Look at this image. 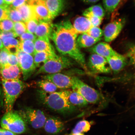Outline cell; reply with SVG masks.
Wrapping results in <instances>:
<instances>
[{"mask_svg": "<svg viewBox=\"0 0 135 135\" xmlns=\"http://www.w3.org/2000/svg\"><path fill=\"white\" fill-rule=\"evenodd\" d=\"M78 34L69 21L52 24L50 38L61 54L75 60L86 69L85 57L77 43Z\"/></svg>", "mask_w": 135, "mask_h": 135, "instance_id": "obj_1", "label": "cell"}, {"mask_svg": "<svg viewBox=\"0 0 135 135\" xmlns=\"http://www.w3.org/2000/svg\"><path fill=\"white\" fill-rule=\"evenodd\" d=\"M71 91L65 90L43 94L44 104L49 108L64 115L72 114L76 110V108L69 100Z\"/></svg>", "mask_w": 135, "mask_h": 135, "instance_id": "obj_2", "label": "cell"}, {"mask_svg": "<svg viewBox=\"0 0 135 135\" xmlns=\"http://www.w3.org/2000/svg\"><path fill=\"white\" fill-rule=\"evenodd\" d=\"M6 113L12 110L15 101L26 87L20 80H2Z\"/></svg>", "mask_w": 135, "mask_h": 135, "instance_id": "obj_3", "label": "cell"}, {"mask_svg": "<svg viewBox=\"0 0 135 135\" xmlns=\"http://www.w3.org/2000/svg\"><path fill=\"white\" fill-rule=\"evenodd\" d=\"M2 128L14 134H23L27 130V124L18 112L12 110L6 113L0 122Z\"/></svg>", "mask_w": 135, "mask_h": 135, "instance_id": "obj_4", "label": "cell"}, {"mask_svg": "<svg viewBox=\"0 0 135 135\" xmlns=\"http://www.w3.org/2000/svg\"><path fill=\"white\" fill-rule=\"evenodd\" d=\"M73 64L72 61L67 57L58 56L56 58L49 59L40 68L35 75L43 73H59L64 69L72 66Z\"/></svg>", "mask_w": 135, "mask_h": 135, "instance_id": "obj_5", "label": "cell"}, {"mask_svg": "<svg viewBox=\"0 0 135 135\" xmlns=\"http://www.w3.org/2000/svg\"><path fill=\"white\" fill-rule=\"evenodd\" d=\"M27 124L35 129L43 128L47 117L43 111L38 109L26 107L18 112Z\"/></svg>", "mask_w": 135, "mask_h": 135, "instance_id": "obj_6", "label": "cell"}, {"mask_svg": "<svg viewBox=\"0 0 135 135\" xmlns=\"http://www.w3.org/2000/svg\"><path fill=\"white\" fill-rule=\"evenodd\" d=\"M84 98L87 102L96 104L100 100V95L97 90L84 83L77 77H74L73 83L71 88Z\"/></svg>", "mask_w": 135, "mask_h": 135, "instance_id": "obj_7", "label": "cell"}, {"mask_svg": "<svg viewBox=\"0 0 135 135\" xmlns=\"http://www.w3.org/2000/svg\"><path fill=\"white\" fill-rule=\"evenodd\" d=\"M16 55L18 59L23 80H26L33 75L36 68L33 57L20 50Z\"/></svg>", "mask_w": 135, "mask_h": 135, "instance_id": "obj_8", "label": "cell"}, {"mask_svg": "<svg viewBox=\"0 0 135 135\" xmlns=\"http://www.w3.org/2000/svg\"><path fill=\"white\" fill-rule=\"evenodd\" d=\"M88 66L93 72L108 74L111 70L106 59L97 54L93 53L89 57Z\"/></svg>", "mask_w": 135, "mask_h": 135, "instance_id": "obj_9", "label": "cell"}, {"mask_svg": "<svg viewBox=\"0 0 135 135\" xmlns=\"http://www.w3.org/2000/svg\"><path fill=\"white\" fill-rule=\"evenodd\" d=\"M28 4L33 7L36 19L38 22L41 21L51 22L52 19L44 0H28Z\"/></svg>", "mask_w": 135, "mask_h": 135, "instance_id": "obj_10", "label": "cell"}, {"mask_svg": "<svg viewBox=\"0 0 135 135\" xmlns=\"http://www.w3.org/2000/svg\"><path fill=\"white\" fill-rule=\"evenodd\" d=\"M125 23V20L119 19L108 24L104 30V40L106 42L113 41L120 33Z\"/></svg>", "mask_w": 135, "mask_h": 135, "instance_id": "obj_11", "label": "cell"}, {"mask_svg": "<svg viewBox=\"0 0 135 135\" xmlns=\"http://www.w3.org/2000/svg\"><path fill=\"white\" fill-rule=\"evenodd\" d=\"M44 80L53 83L58 88L62 89L72 88L74 77L60 73L48 74L43 76Z\"/></svg>", "mask_w": 135, "mask_h": 135, "instance_id": "obj_12", "label": "cell"}, {"mask_svg": "<svg viewBox=\"0 0 135 135\" xmlns=\"http://www.w3.org/2000/svg\"><path fill=\"white\" fill-rule=\"evenodd\" d=\"M45 132L51 135H56L62 132L65 129L64 123L59 118L52 116L47 118L44 126Z\"/></svg>", "mask_w": 135, "mask_h": 135, "instance_id": "obj_13", "label": "cell"}, {"mask_svg": "<svg viewBox=\"0 0 135 135\" xmlns=\"http://www.w3.org/2000/svg\"><path fill=\"white\" fill-rule=\"evenodd\" d=\"M22 72L19 66L8 64L0 68V76L1 80H20Z\"/></svg>", "mask_w": 135, "mask_h": 135, "instance_id": "obj_14", "label": "cell"}, {"mask_svg": "<svg viewBox=\"0 0 135 135\" xmlns=\"http://www.w3.org/2000/svg\"><path fill=\"white\" fill-rule=\"evenodd\" d=\"M89 50L93 53L97 54L106 59L119 54L106 42H100L89 49Z\"/></svg>", "mask_w": 135, "mask_h": 135, "instance_id": "obj_15", "label": "cell"}, {"mask_svg": "<svg viewBox=\"0 0 135 135\" xmlns=\"http://www.w3.org/2000/svg\"><path fill=\"white\" fill-rule=\"evenodd\" d=\"M111 70L116 73L119 72L126 66L127 63L126 58L119 54L106 59Z\"/></svg>", "mask_w": 135, "mask_h": 135, "instance_id": "obj_16", "label": "cell"}, {"mask_svg": "<svg viewBox=\"0 0 135 135\" xmlns=\"http://www.w3.org/2000/svg\"><path fill=\"white\" fill-rule=\"evenodd\" d=\"M52 24L51 22H39L35 35L38 38L49 41Z\"/></svg>", "mask_w": 135, "mask_h": 135, "instance_id": "obj_17", "label": "cell"}, {"mask_svg": "<svg viewBox=\"0 0 135 135\" xmlns=\"http://www.w3.org/2000/svg\"><path fill=\"white\" fill-rule=\"evenodd\" d=\"M45 1L52 19L62 12L65 6L64 0H45Z\"/></svg>", "mask_w": 135, "mask_h": 135, "instance_id": "obj_18", "label": "cell"}, {"mask_svg": "<svg viewBox=\"0 0 135 135\" xmlns=\"http://www.w3.org/2000/svg\"><path fill=\"white\" fill-rule=\"evenodd\" d=\"M35 52H45L54 57L58 56L56 54L54 49L49 41L38 38L34 42Z\"/></svg>", "mask_w": 135, "mask_h": 135, "instance_id": "obj_19", "label": "cell"}, {"mask_svg": "<svg viewBox=\"0 0 135 135\" xmlns=\"http://www.w3.org/2000/svg\"><path fill=\"white\" fill-rule=\"evenodd\" d=\"M73 25L78 35L85 33L93 26L89 20L84 16L78 17Z\"/></svg>", "mask_w": 135, "mask_h": 135, "instance_id": "obj_20", "label": "cell"}, {"mask_svg": "<svg viewBox=\"0 0 135 135\" xmlns=\"http://www.w3.org/2000/svg\"><path fill=\"white\" fill-rule=\"evenodd\" d=\"M17 9L19 11L22 20L24 22L30 20L36 19L33 7L27 3L20 6Z\"/></svg>", "mask_w": 135, "mask_h": 135, "instance_id": "obj_21", "label": "cell"}, {"mask_svg": "<svg viewBox=\"0 0 135 135\" xmlns=\"http://www.w3.org/2000/svg\"><path fill=\"white\" fill-rule=\"evenodd\" d=\"M101 40L93 38L84 33L78 37L77 41L78 45L81 48L92 47Z\"/></svg>", "mask_w": 135, "mask_h": 135, "instance_id": "obj_22", "label": "cell"}, {"mask_svg": "<svg viewBox=\"0 0 135 135\" xmlns=\"http://www.w3.org/2000/svg\"><path fill=\"white\" fill-rule=\"evenodd\" d=\"M4 48H6L9 54L16 55L19 49L18 48L20 41L14 38L8 37L2 41Z\"/></svg>", "mask_w": 135, "mask_h": 135, "instance_id": "obj_23", "label": "cell"}, {"mask_svg": "<svg viewBox=\"0 0 135 135\" xmlns=\"http://www.w3.org/2000/svg\"><path fill=\"white\" fill-rule=\"evenodd\" d=\"M69 100L73 105L76 107H85L88 104L81 96L73 91H71V92L69 95Z\"/></svg>", "mask_w": 135, "mask_h": 135, "instance_id": "obj_24", "label": "cell"}, {"mask_svg": "<svg viewBox=\"0 0 135 135\" xmlns=\"http://www.w3.org/2000/svg\"><path fill=\"white\" fill-rule=\"evenodd\" d=\"M33 56L34 62L36 68L39 67L41 63H45L49 59L56 58L52 56L46 52L43 51L35 52Z\"/></svg>", "mask_w": 135, "mask_h": 135, "instance_id": "obj_25", "label": "cell"}, {"mask_svg": "<svg viewBox=\"0 0 135 135\" xmlns=\"http://www.w3.org/2000/svg\"><path fill=\"white\" fill-rule=\"evenodd\" d=\"M18 48L22 51L32 56L35 52L34 43L31 40L20 41Z\"/></svg>", "mask_w": 135, "mask_h": 135, "instance_id": "obj_26", "label": "cell"}, {"mask_svg": "<svg viewBox=\"0 0 135 135\" xmlns=\"http://www.w3.org/2000/svg\"><path fill=\"white\" fill-rule=\"evenodd\" d=\"M91 126L90 122L85 120H83L77 123L71 133L75 134L87 132L90 130Z\"/></svg>", "mask_w": 135, "mask_h": 135, "instance_id": "obj_27", "label": "cell"}, {"mask_svg": "<svg viewBox=\"0 0 135 135\" xmlns=\"http://www.w3.org/2000/svg\"><path fill=\"white\" fill-rule=\"evenodd\" d=\"M38 85L44 92L47 93H51L56 92L58 89L53 83L46 80L39 81L38 82Z\"/></svg>", "mask_w": 135, "mask_h": 135, "instance_id": "obj_28", "label": "cell"}, {"mask_svg": "<svg viewBox=\"0 0 135 135\" xmlns=\"http://www.w3.org/2000/svg\"><path fill=\"white\" fill-rule=\"evenodd\" d=\"M121 0H103L104 6L108 13L113 12L117 8Z\"/></svg>", "mask_w": 135, "mask_h": 135, "instance_id": "obj_29", "label": "cell"}, {"mask_svg": "<svg viewBox=\"0 0 135 135\" xmlns=\"http://www.w3.org/2000/svg\"><path fill=\"white\" fill-rule=\"evenodd\" d=\"M8 18L13 22H23L21 14L16 8L11 7L8 6L7 7Z\"/></svg>", "mask_w": 135, "mask_h": 135, "instance_id": "obj_30", "label": "cell"}, {"mask_svg": "<svg viewBox=\"0 0 135 135\" xmlns=\"http://www.w3.org/2000/svg\"><path fill=\"white\" fill-rule=\"evenodd\" d=\"M86 10L101 19L103 20L105 16V11L100 5L92 6Z\"/></svg>", "mask_w": 135, "mask_h": 135, "instance_id": "obj_31", "label": "cell"}, {"mask_svg": "<svg viewBox=\"0 0 135 135\" xmlns=\"http://www.w3.org/2000/svg\"><path fill=\"white\" fill-rule=\"evenodd\" d=\"M83 15L89 20L93 26L99 27L102 22V19L94 16L86 10L84 11Z\"/></svg>", "mask_w": 135, "mask_h": 135, "instance_id": "obj_32", "label": "cell"}, {"mask_svg": "<svg viewBox=\"0 0 135 135\" xmlns=\"http://www.w3.org/2000/svg\"><path fill=\"white\" fill-rule=\"evenodd\" d=\"M85 33L93 38L98 39H101L103 35V31L98 27L92 26Z\"/></svg>", "mask_w": 135, "mask_h": 135, "instance_id": "obj_33", "label": "cell"}, {"mask_svg": "<svg viewBox=\"0 0 135 135\" xmlns=\"http://www.w3.org/2000/svg\"><path fill=\"white\" fill-rule=\"evenodd\" d=\"M14 22L8 18L0 22V31H13Z\"/></svg>", "mask_w": 135, "mask_h": 135, "instance_id": "obj_34", "label": "cell"}, {"mask_svg": "<svg viewBox=\"0 0 135 135\" xmlns=\"http://www.w3.org/2000/svg\"><path fill=\"white\" fill-rule=\"evenodd\" d=\"M13 31L17 36H21L23 33L27 31L25 23L23 22L14 23Z\"/></svg>", "mask_w": 135, "mask_h": 135, "instance_id": "obj_35", "label": "cell"}, {"mask_svg": "<svg viewBox=\"0 0 135 135\" xmlns=\"http://www.w3.org/2000/svg\"><path fill=\"white\" fill-rule=\"evenodd\" d=\"M38 22L36 19L30 20L24 23L26 28L27 31L34 34Z\"/></svg>", "mask_w": 135, "mask_h": 135, "instance_id": "obj_36", "label": "cell"}, {"mask_svg": "<svg viewBox=\"0 0 135 135\" xmlns=\"http://www.w3.org/2000/svg\"><path fill=\"white\" fill-rule=\"evenodd\" d=\"M9 53L6 48L0 50V68L7 65V58Z\"/></svg>", "mask_w": 135, "mask_h": 135, "instance_id": "obj_37", "label": "cell"}, {"mask_svg": "<svg viewBox=\"0 0 135 135\" xmlns=\"http://www.w3.org/2000/svg\"><path fill=\"white\" fill-rule=\"evenodd\" d=\"M36 38L37 37L34 34L26 31L20 36V41L30 40L34 42Z\"/></svg>", "mask_w": 135, "mask_h": 135, "instance_id": "obj_38", "label": "cell"}, {"mask_svg": "<svg viewBox=\"0 0 135 135\" xmlns=\"http://www.w3.org/2000/svg\"><path fill=\"white\" fill-rule=\"evenodd\" d=\"M7 61L8 65L19 66L18 59L16 55L9 54L8 57Z\"/></svg>", "mask_w": 135, "mask_h": 135, "instance_id": "obj_39", "label": "cell"}, {"mask_svg": "<svg viewBox=\"0 0 135 135\" xmlns=\"http://www.w3.org/2000/svg\"><path fill=\"white\" fill-rule=\"evenodd\" d=\"M17 36L13 31L8 32L0 31V40L2 42L4 39L8 37L16 38Z\"/></svg>", "mask_w": 135, "mask_h": 135, "instance_id": "obj_40", "label": "cell"}, {"mask_svg": "<svg viewBox=\"0 0 135 135\" xmlns=\"http://www.w3.org/2000/svg\"><path fill=\"white\" fill-rule=\"evenodd\" d=\"M28 1V0H14L9 6L11 7L17 9L22 5L26 4Z\"/></svg>", "mask_w": 135, "mask_h": 135, "instance_id": "obj_41", "label": "cell"}, {"mask_svg": "<svg viewBox=\"0 0 135 135\" xmlns=\"http://www.w3.org/2000/svg\"><path fill=\"white\" fill-rule=\"evenodd\" d=\"M7 7H0V22L8 18Z\"/></svg>", "mask_w": 135, "mask_h": 135, "instance_id": "obj_42", "label": "cell"}, {"mask_svg": "<svg viewBox=\"0 0 135 135\" xmlns=\"http://www.w3.org/2000/svg\"><path fill=\"white\" fill-rule=\"evenodd\" d=\"M0 135H18L2 128H0Z\"/></svg>", "mask_w": 135, "mask_h": 135, "instance_id": "obj_43", "label": "cell"}, {"mask_svg": "<svg viewBox=\"0 0 135 135\" xmlns=\"http://www.w3.org/2000/svg\"><path fill=\"white\" fill-rule=\"evenodd\" d=\"M8 5L7 4L4 0H0V7H7Z\"/></svg>", "mask_w": 135, "mask_h": 135, "instance_id": "obj_44", "label": "cell"}, {"mask_svg": "<svg viewBox=\"0 0 135 135\" xmlns=\"http://www.w3.org/2000/svg\"><path fill=\"white\" fill-rule=\"evenodd\" d=\"M84 2L87 3H93L97 2L99 0H82Z\"/></svg>", "mask_w": 135, "mask_h": 135, "instance_id": "obj_45", "label": "cell"}, {"mask_svg": "<svg viewBox=\"0 0 135 135\" xmlns=\"http://www.w3.org/2000/svg\"><path fill=\"white\" fill-rule=\"evenodd\" d=\"M5 2L8 5L11 4L14 0H4Z\"/></svg>", "mask_w": 135, "mask_h": 135, "instance_id": "obj_46", "label": "cell"}, {"mask_svg": "<svg viewBox=\"0 0 135 135\" xmlns=\"http://www.w3.org/2000/svg\"><path fill=\"white\" fill-rule=\"evenodd\" d=\"M4 48L2 42L0 40V50Z\"/></svg>", "mask_w": 135, "mask_h": 135, "instance_id": "obj_47", "label": "cell"}, {"mask_svg": "<svg viewBox=\"0 0 135 135\" xmlns=\"http://www.w3.org/2000/svg\"><path fill=\"white\" fill-rule=\"evenodd\" d=\"M67 135H84L83 133H77V134H72L71 133L70 134H67Z\"/></svg>", "mask_w": 135, "mask_h": 135, "instance_id": "obj_48", "label": "cell"}, {"mask_svg": "<svg viewBox=\"0 0 135 135\" xmlns=\"http://www.w3.org/2000/svg\"><path fill=\"white\" fill-rule=\"evenodd\" d=\"M1 90H0V98H1Z\"/></svg>", "mask_w": 135, "mask_h": 135, "instance_id": "obj_49", "label": "cell"}, {"mask_svg": "<svg viewBox=\"0 0 135 135\" xmlns=\"http://www.w3.org/2000/svg\"></svg>", "mask_w": 135, "mask_h": 135, "instance_id": "obj_50", "label": "cell"}]
</instances>
